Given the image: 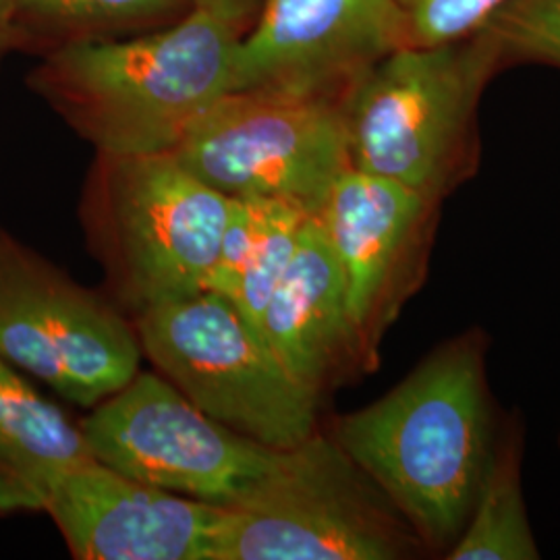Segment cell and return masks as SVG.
<instances>
[{
  "mask_svg": "<svg viewBox=\"0 0 560 560\" xmlns=\"http://www.w3.org/2000/svg\"><path fill=\"white\" fill-rule=\"evenodd\" d=\"M488 351L490 335L469 326L439 342L381 399L324 423L432 559H444L459 538L501 430Z\"/></svg>",
  "mask_w": 560,
  "mask_h": 560,
  "instance_id": "obj_1",
  "label": "cell"
},
{
  "mask_svg": "<svg viewBox=\"0 0 560 560\" xmlns=\"http://www.w3.org/2000/svg\"><path fill=\"white\" fill-rule=\"evenodd\" d=\"M243 30L208 11L131 38L62 42L36 88L101 154L171 152L235 92Z\"/></svg>",
  "mask_w": 560,
  "mask_h": 560,
  "instance_id": "obj_2",
  "label": "cell"
},
{
  "mask_svg": "<svg viewBox=\"0 0 560 560\" xmlns=\"http://www.w3.org/2000/svg\"><path fill=\"white\" fill-rule=\"evenodd\" d=\"M504 65L490 27L382 57L345 96L351 166L444 203L480 168L481 96Z\"/></svg>",
  "mask_w": 560,
  "mask_h": 560,
  "instance_id": "obj_3",
  "label": "cell"
},
{
  "mask_svg": "<svg viewBox=\"0 0 560 560\" xmlns=\"http://www.w3.org/2000/svg\"><path fill=\"white\" fill-rule=\"evenodd\" d=\"M229 203L173 152H98L81 222L117 305L138 316L206 291Z\"/></svg>",
  "mask_w": 560,
  "mask_h": 560,
  "instance_id": "obj_4",
  "label": "cell"
},
{
  "mask_svg": "<svg viewBox=\"0 0 560 560\" xmlns=\"http://www.w3.org/2000/svg\"><path fill=\"white\" fill-rule=\"evenodd\" d=\"M418 559L432 557L416 529L326 428L280 451L214 541V560Z\"/></svg>",
  "mask_w": 560,
  "mask_h": 560,
  "instance_id": "obj_5",
  "label": "cell"
},
{
  "mask_svg": "<svg viewBox=\"0 0 560 560\" xmlns=\"http://www.w3.org/2000/svg\"><path fill=\"white\" fill-rule=\"evenodd\" d=\"M133 324L143 358L212 420L272 448H291L324 428L320 407L221 293L206 289L162 303Z\"/></svg>",
  "mask_w": 560,
  "mask_h": 560,
  "instance_id": "obj_6",
  "label": "cell"
},
{
  "mask_svg": "<svg viewBox=\"0 0 560 560\" xmlns=\"http://www.w3.org/2000/svg\"><path fill=\"white\" fill-rule=\"evenodd\" d=\"M226 198L284 201L318 217L351 168L345 101L235 92L217 102L171 150Z\"/></svg>",
  "mask_w": 560,
  "mask_h": 560,
  "instance_id": "obj_7",
  "label": "cell"
},
{
  "mask_svg": "<svg viewBox=\"0 0 560 560\" xmlns=\"http://www.w3.org/2000/svg\"><path fill=\"white\" fill-rule=\"evenodd\" d=\"M0 358L62 399L96 407L140 372V339L115 301L0 229Z\"/></svg>",
  "mask_w": 560,
  "mask_h": 560,
  "instance_id": "obj_8",
  "label": "cell"
},
{
  "mask_svg": "<svg viewBox=\"0 0 560 560\" xmlns=\"http://www.w3.org/2000/svg\"><path fill=\"white\" fill-rule=\"evenodd\" d=\"M94 459L131 480L224 509L247 501L280 451L212 420L175 384L138 372L80 423Z\"/></svg>",
  "mask_w": 560,
  "mask_h": 560,
  "instance_id": "obj_9",
  "label": "cell"
},
{
  "mask_svg": "<svg viewBox=\"0 0 560 560\" xmlns=\"http://www.w3.org/2000/svg\"><path fill=\"white\" fill-rule=\"evenodd\" d=\"M442 206L399 180L351 166L318 214L339 261L347 314L370 374L381 368L386 332L430 275Z\"/></svg>",
  "mask_w": 560,
  "mask_h": 560,
  "instance_id": "obj_10",
  "label": "cell"
},
{
  "mask_svg": "<svg viewBox=\"0 0 560 560\" xmlns=\"http://www.w3.org/2000/svg\"><path fill=\"white\" fill-rule=\"evenodd\" d=\"M402 46L411 44L390 0H261L237 44L235 92L345 101Z\"/></svg>",
  "mask_w": 560,
  "mask_h": 560,
  "instance_id": "obj_11",
  "label": "cell"
},
{
  "mask_svg": "<svg viewBox=\"0 0 560 560\" xmlns=\"http://www.w3.org/2000/svg\"><path fill=\"white\" fill-rule=\"evenodd\" d=\"M78 560H214L224 506L185 499L90 460L44 509Z\"/></svg>",
  "mask_w": 560,
  "mask_h": 560,
  "instance_id": "obj_12",
  "label": "cell"
},
{
  "mask_svg": "<svg viewBox=\"0 0 560 560\" xmlns=\"http://www.w3.org/2000/svg\"><path fill=\"white\" fill-rule=\"evenodd\" d=\"M258 330L287 376L322 411L337 390L370 374L347 314L339 261L318 217L305 222Z\"/></svg>",
  "mask_w": 560,
  "mask_h": 560,
  "instance_id": "obj_13",
  "label": "cell"
},
{
  "mask_svg": "<svg viewBox=\"0 0 560 560\" xmlns=\"http://www.w3.org/2000/svg\"><path fill=\"white\" fill-rule=\"evenodd\" d=\"M90 460L80 423L0 358V517L40 513L62 480Z\"/></svg>",
  "mask_w": 560,
  "mask_h": 560,
  "instance_id": "obj_14",
  "label": "cell"
},
{
  "mask_svg": "<svg viewBox=\"0 0 560 560\" xmlns=\"http://www.w3.org/2000/svg\"><path fill=\"white\" fill-rule=\"evenodd\" d=\"M307 219L284 201L231 198L208 289L233 301L258 326Z\"/></svg>",
  "mask_w": 560,
  "mask_h": 560,
  "instance_id": "obj_15",
  "label": "cell"
},
{
  "mask_svg": "<svg viewBox=\"0 0 560 560\" xmlns=\"http://www.w3.org/2000/svg\"><path fill=\"white\" fill-rule=\"evenodd\" d=\"M523 420L504 411L469 520L444 560L540 559L523 497Z\"/></svg>",
  "mask_w": 560,
  "mask_h": 560,
  "instance_id": "obj_16",
  "label": "cell"
},
{
  "mask_svg": "<svg viewBox=\"0 0 560 560\" xmlns=\"http://www.w3.org/2000/svg\"><path fill=\"white\" fill-rule=\"evenodd\" d=\"M15 25L62 36L65 42L161 27L189 11L187 0H13Z\"/></svg>",
  "mask_w": 560,
  "mask_h": 560,
  "instance_id": "obj_17",
  "label": "cell"
},
{
  "mask_svg": "<svg viewBox=\"0 0 560 560\" xmlns=\"http://www.w3.org/2000/svg\"><path fill=\"white\" fill-rule=\"evenodd\" d=\"M486 27L501 40L506 65L536 60L560 69V0H509Z\"/></svg>",
  "mask_w": 560,
  "mask_h": 560,
  "instance_id": "obj_18",
  "label": "cell"
},
{
  "mask_svg": "<svg viewBox=\"0 0 560 560\" xmlns=\"http://www.w3.org/2000/svg\"><path fill=\"white\" fill-rule=\"evenodd\" d=\"M411 46L460 40L483 30L509 0H390Z\"/></svg>",
  "mask_w": 560,
  "mask_h": 560,
  "instance_id": "obj_19",
  "label": "cell"
},
{
  "mask_svg": "<svg viewBox=\"0 0 560 560\" xmlns=\"http://www.w3.org/2000/svg\"><path fill=\"white\" fill-rule=\"evenodd\" d=\"M189 9L208 11L217 18L231 21L243 32L256 20L261 0H187Z\"/></svg>",
  "mask_w": 560,
  "mask_h": 560,
  "instance_id": "obj_20",
  "label": "cell"
},
{
  "mask_svg": "<svg viewBox=\"0 0 560 560\" xmlns=\"http://www.w3.org/2000/svg\"><path fill=\"white\" fill-rule=\"evenodd\" d=\"M13 27H15L13 0H0V42L11 34Z\"/></svg>",
  "mask_w": 560,
  "mask_h": 560,
  "instance_id": "obj_21",
  "label": "cell"
},
{
  "mask_svg": "<svg viewBox=\"0 0 560 560\" xmlns=\"http://www.w3.org/2000/svg\"><path fill=\"white\" fill-rule=\"evenodd\" d=\"M559 446H560V430H559Z\"/></svg>",
  "mask_w": 560,
  "mask_h": 560,
  "instance_id": "obj_22",
  "label": "cell"
}]
</instances>
